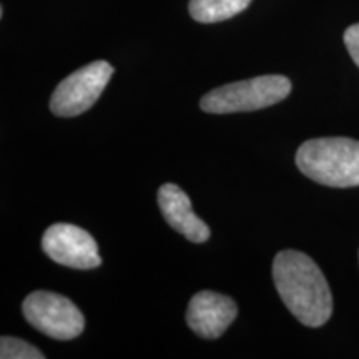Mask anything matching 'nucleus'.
<instances>
[{"label": "nucleus", "instance_id": "obj_3", "mask_svg": "<svg viewBox=\"0 0 359 359\" xmlns=\"http://www.w3.org/2000/svg\"><path fill=\"white\" fill-rule=\"evenodd\" d=\"M291 93V82L285 75H263L243 82L222 85L201 98L200 107L206 114H236L255 111L276 105Z\"/></svg>", "mask_w": 359, "mask_h": 359}, {"label": "nucleus", "instance_id": "obj_10", "mask_svg": "<svg viewBox=\"0 0 359 359\" xmlns=\"http://www.w3.org/2000/svg\"><path fill=\"white\" fill-rule=\"evenodd\" d=\"M0 358L2 359H43L45 354L40 353L32 344L24 339L4 336L0 339Z\"/></svg>", "mask_w": 359, "mask_h": 359}, {"label": "nucleus", "instance_id": "obj_1", "mask_svg": "<svg viewBox=\"0 0 359 359\" xmlns=\"http://www.w3.org/2000/svg\"><path fill=\"white\" fill-rule=\"evenodd\" d=\"M273 281L281 302L302 325L320 327L333 313V296L323 271L308 255L283 250L273 262Z\"/></svg>", "mask_w": 359, "mask_h": 359}, {"label": "nucleus", "instance_id": "obj_7", "mask_svg": "<svg viewBox=\"0 0 359 359\" xmlns=\"http://www.w3.org/2000/svg\"><path fill=\"white\" fill-rule=\"evenodd\" d=\"M238 306L230 296L200 291L188 303L187 323L203 339H217L235 321Z\"/></svg>", "mask_w": 359, "mask_h": 359}, {"label": "nucleus", "instance_id": "obj_11", "mask_svg": "<svg viewBox=\"0 0 359 359\" xmlns=\"http://www.w3.org/2000/svg\"><path fill=\"white\" fill-rule=\"evenodd\" d=\"M344 45H346L349 55L354 60V64L359 67V24L348 27L346 32L343 35Z\"/></svg>", "mask_w": 359, "mask_h": 359}, {"label": "nucleus", "instance_id": "obj_9", "mask_svg": "<svg viewBox=\"0 0 359 359\" xmlns=\"http://www.w3.org/2000/svg\"><path fill=\"white\" fill-rule=\"evenodd\" d=\"M251 0H190V15L201 24L228 20L245 11Z\"/></svg>", "mask_w": 359, "mask_h": 359}, {"label": "nucleus", "instance_id": "obj_2", "mask_svg": "<svg viewBox=\"0 0 359 359\" xmlns=\"http://www.w3.org/2000/svg\"><path fill=\"white\" fill-rule=\"evenodd\" d=\"M296 167L325 187H359V142L344 137L313 138L296 151Z\"/></svg>", "mask_w": 359, "mask_h": 359}, {"label": "nucleus", "instance_id": "obj_5", "mask_svg": "<svg viewBox=\"0 0 359 359\" xmlns=\"http://www.w3.org/2000/svg\"><path fill=\"white\" fill-rule=\"evenodd\" d=\"M114 75V67L105 60H97L82 67L62 80L53 90L50 110L53 115L70 118L87 111L98 100Z\"/></svg>", "mask_w": 359, "mask_h": 359}, {"label": "nucleus", "instance_id": "obj_8", "mask_svg": "<svg viewBox=\"0 0 359 359\" xmlns=\"http://www.w3.org/2000/svg\"><path fill=\"white\" fill-rule=\"evenodd\" d=\"M158 206L167 223L191 243H205L210 238V228L203 219L193 213L191 201L182 188L165 183L158 190Z\"/></svg>", "mask_w": 359, "mask_h": 359}, {"label": "nucleus", "instance_id": "obj_6", "mask_svg": "<svg viewBox=\"0 0 359 359\" xmlns=\"http://www.w3.org/2000/svg\"><path fill=\"white\" fill-rule=\"evenodd\" d=\"M42 250L52 262L74 269H93L102 264L95 238L70 223H55L45 230Z\"/></svg>", "mask_w": 359, "mask_h": 359}, {"label": "nucleus", "instance_id": "obj_4", "mask_svg": "<svg viewBox=\"0 0 359 359\" xmlns=\"http://www.w3.org/2000/svg\"><path fill=\"white\" fill-rule=\"evenodd\" d=\"M27 323L52 339L69 341L82 334L85 318L65 296L52 291H34L22 303Z\"/></svg>", "mask_w": 359, "mask_h": 359}]
</instances>
